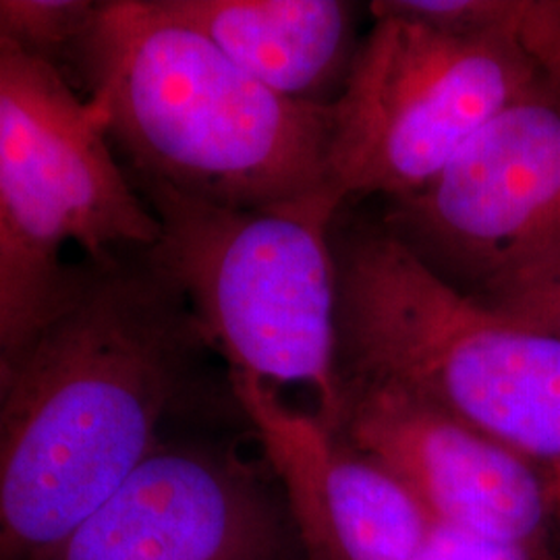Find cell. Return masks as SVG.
<instances>
[{
	"mask_svg": "<svg viewBox=\"0 0 560 560\" xmlns=\"http://www.w3.org/2000/svg\"><path fill=\"white\" fill-rule=\"evenodd\" d=\"M416 560H557L513 541L428 520Z\"/></svg>",
	"mask_w": 560,
	"mask_h": 560,
	"instance_id": "5bb4252c",
	"label": "cell"
},
{
	"mask_svg": "<svg viewBox=\"0 0 560 560\" xmlns=\"http://www.w3.org/2000/svg\"><path fill=\"white\" fill-rule=\"evenodd\" d=\"M552 513H555V538L560 541V492H552Z\"/></svg>",
	"mask_w": 560,
	"mask_h": 560,
	"instance_id": "2e32d148",
	"label": "cell"
},
{
	"mask_svg": "<svg viewBox=\"0 0 560 560\" xmlns=\"http://www.w3.org/2000/svg\"><path fill=\"white\" fill-rule=\"evenodd\" d=\"M384 229L488 305L560 279V78L544 73Z\"/></svg>",
	"mask_w": 560,
	"mask_h": 560,
	"instance_id": "52a82bcc",
	"label": "cell"
},
{
	"mask_svg": "<svg viewBox=\"0 0 560 560\" xmlns=\"http://www.w3.org/2000/svg\"><path fill=\"white\" fill-rule=\"evenodd\" d=\"M340 378L436 407L548 476L560 465V339L441 277L384 226L337 258Z\"/></svg>",
	"mask_w": 560,
	"mask_h": 560,
	"instance_id": "3957f363",
	"label": "cell"
},
{
	"mask_svg": "<svg viewBox=\"0 0 560 560\" xmlns=\"http://www.w3.org/2000/svg\"><path fill=\"white\" fill-rule=\"evenodd\" d=\"M11 358H13V353H11L9 342L4 339V332H2V328H0V361L11 360Z\"/></svg>",
	"mask_w": 560,
	"mask_h": 560,
	"instance_id": "ac0fdd59",
	"label": "cell"
},
{
	"mask_svg": "<svg viewBox=\"0 0 560 560\" xmlns=\"http://www.w3.org/2000/svg\"><path fill=\"white\" fill-rule=\"evenodd\" d=\"M80 50L88 101L138 180L226 208L332 222L330 106L280 98L166 0L101 2Z\"/></svg>",
	"mask_w": 560,
	"mask_h": 560,
	"instance_id": "7a4b0ae2",
	"label": "cell"
},
{
	"mask_svg": "<svg viewBox=\"0 0 560 560\" xmlns=\"http://www.w3.org/2000/svg\"><path fill=\"white\" fill-rule=\"evenodd\" d=\"M101 2L88 0H0V40L48 60L90 34Z\"/></svg>",
	"mask_w": 560,
	"mask_h": 560,
	"instance_id": "4fadbf2b",
	"label": "cell"
},
{
	"mask_svg": "<svg viewBox=\"0 0 560 560\" xmlns=\"http://www.w3.org/2000/svg\"><path fill=\"white\" fill-rule=\"evenodd\" d=\"M284 101L330 106L358 57L353 7L339 0H166Z\"/></svg>",
	"mask_w": 560,
	"mask_h": 560,
	"instance_id": "8fae6325",
	"label": "cell"
},
{
	"mask_svg": "<svg viewBox=\"0 0 560 560\" xmlns=\"http://www.w3.org/2000/svg\"><path fill=\"white\" fill-rule=\"evenodd\" d=\"M546 481H548L550 494H552V492H560V465L559 467H555V469L546 476Z\"/></svg>",
	"mask_w": 560,
	"mask_h": 560,
	"instance_id": "e0dca14e",
	"label": "cell"
},
{
	"mask_svg": "<svg viewBox=\"0 0 560 560\" xmlns=\"http://www.w3.org/2000/svg\"><path fill=\"white\" fill-rule=\"evenodd\" d=\"M337 434L399 481L428 520L552 555L546 476L436 407L390 384L342 378Z\"/></svg>",
	"mask_w": 560,
	"mask_h": 560,
	"instance_id": "ba28073f",
	"label": "cell"
},
{
	"mask_svg": "<svg viewBox=\"0 0 560 560\" xmlns=\"http://www.w3.org/2000/svg\"><path fill=\"white\" fill-rule=\"evenodd\" d=\"M187 340L194 320L148 256L73 279L0 386V560L57 546L161 444Z\"/></svg>",
	"mask_w": 560,
	"mask_h": 560,
	"instance_id": "6da1fadb",
	"label": "cell"
},
{
	"mask_svg": "<svg viewBox=\"0 0 560 560\" xmlns=\"http://www.w3.org/2000/svg\"><path fill=\"white\" fill-rule=\"evenodd\" d=\"M374 25L330 104L326 198L416 194L546 73L509 34L428 20L395 0Z\"/></svg>",
	"mask_w": 560,
	"mask_h": 560,
	"instance_id": "8992f818",
	"label": "cell"
},
{
	"mask_svg": "<svg viewBox=\"0 0 560 560\" xmlns=\"http://www.w3.org/2000/svg\"><path fill=\"white\" fill-rule=\"evenodd\" d=\"M492 307L527 328L560 339V279L520 298L494 303Z\"/></svg>",
	"mask_w": 560,
	"mask_h": 560,
	"instance_id": "9a60e30c",
	"label": "cell"
},
{
	"mask_svg": "<svg viewBox=\"0 0 560 560\" xmlns=\"http://www.w3.org/2000/svg\"><path fill=\"white\" fill-rule=\"evenodd\" d=\"M436 13L459 25L501 30L560 78V0H441Z\"/></svg>",
	"mask_w": 560,
	"mask_h": 560,
	"instance_id": "7c38bea8",
	"label": "cell"
},
{
	"mask_svg": "<svg viewBox=\"0 0 560 560\" xmlns=\"http://www.w3.org/2000/svg\"><path fill=\"white\" fill-rule=\"evenodd\" d=\"M305 560H416L428 517L376 463L264 382L231 374Z\"/></svg>",
	"mask_w": 560,
	"mask_h": 560,
	"instance_id": "30bf717a",
	"label": "cell"
},
{
	"mask_svg": "<svg viewBox=\"0 0 560 560\" xmlns=\"http://www.w3.org/2000/svg\"><path fill=\"white\" fill-rule=\"evenodd\" d=\"M108 140L98 110L52 62L0 40V328L13 355L73 284L65 245L106 261L161 237Z\"/></svg>",
	"mask_w": 560,
	"mask_h": 560,
	"instance_id": "5b68a950",
	"label": "cell"
},
{
	"mask_svg": "<svg viewBox=\"0 0 560 560\" xmlns=\"http://www.w3.org/2000/svg\"><path fill=\"white\" fill-rule=\"evenodd\" d=\"M9 365H11V360L0 361V386H2V382H4L7 374H9Z\"/></svg>",
	"mask_w": 560,
	"mask_h": 560,
	"instance_id": "d6986e66",
	"label": "cell"
},
{
	"mask_svg": "<svg viewBox=\"0 0 560 560\" xmlns=\"http://www.w3.org/2000/svg\"><path fill=\"white\" fill-rule=\"evenodd\" d=\"M291 521L237 455L159 444L101 506L34 560H284Z\"/></svg>",
	"mask_w": 560,
	"mask_h": 560,
	"instance_id": "9c48e42d",
	"label": "cell"
},
{
	"mask_svg": "<svg viewBox=\"0 0 560 560\" xmlns=\"http://www.w3.org/2000/svg\"><path fill=\"white\" fill-rule=\"evenodd\" d=\"M161 224L148 260L173 284L200 340L231 374L301 386L337 432L342 378L330 222L307 212L241 210L140 180Z\"/></svg>",
	"mask_w": 560,
	"mask_h": 560,
	"instance_id": "277c9868",
	"label": "cell"
}]
</instances>
